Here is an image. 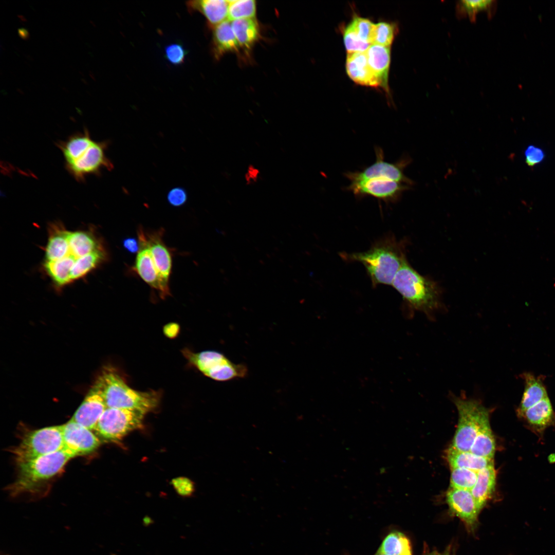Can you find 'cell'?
<instances>
[{
	"mask_svg": "<svg viewBox=\"0 0 555 555\" xmlns=\"http://www.w3.org/2000/svg\"><path fill=\"white\" fill-rule=\"evenodd\" d=\"M108 144L107 141L94 140L85 129L58 145L64 157L66 170L77 181H82L88 175L99 174L103 169H113L105 153Z\"/></svg>",
	"mask_w": 555,
	"mask_h": 555,
	"instance_id": "6da1fadb",
	"label": "cell"
},
{
	"mask_svg": "<svg viewBox=\"0 0 555 555\" xmlns=\"http://www.w3.org/2000/svg\"><path fill=\"white\" fill-rule=\"evenodd\" d=\"M347 261H357L365 267L373 287L392 285L397 272L406 260L402 246L395 239L387 237L375 243L366 251L341 253Z\"/></svg>",
	"mask_w": 555,
	"mask_h": 555,
	"instance_id": "7a4b0ae2",
	"label": "cell"
},
{
	"mask_svg": "<svg viewBox=\"0 0 555 555\" xmlns=\"http://www.w3.org/2000/svg\"><path fill=\"white\" fill-rule=\"evenodd\" d=\"M93 387L100 392L107 408L136 410L145 414L159 403L156 392L135 390L111 369L104 371Z\"/></svg>",
	"mask_w": 555,
	"mask_h": 555,
	"instance_id": "3957f363",
	"label": "cell"
},
{
	"mask_svg": "<svg viewBox=\"0 0 555 555\" xmlns=\"http://www.w3.org/2000/svg\"><path fill=\"white\" fill-rule=\"evenodd\" d=\"M411 309L423 312L432 320L441 304L435 283L419 274L406 260L392 284Z\"/></svg>",
	"mask_w": 555,
	"mask_h": 555,
	"instance_id": "277c9868",
	"label": "cell"
},
{
	"mask_svg": "<svg viewBox=\"0 0 555 555\" xmlns=\"http://www.w3.org/2000/svg\"><path fill=\"white\" fill-rule=\"evenodd\" d=\"M76 456L63 449L18 464V473L9 490L13 495L33 491L37 487L58 474L71 458Z\"/></svg>",
	"mask_w": 555,
	"mask_h": 555,
	"instance_id": "5b68a950",
	"label": "cell"
},
{
	"mask_svg": "<svg viewBox=\"0 0 555 555\" xmlns=\"http://www.w3.org/2000/svg\"><path fill=\"white\" fill-rule=\"evenodd\" d=\"M449 396L458 413L457 429L451 447L460 451H470L482 417L488 408L479 400L467 398L464 392L459 396L451 393Z\"/></svg>",
	"mask_w": 555,
	"mask_h": 555,
	"instance_id": "8992f818",
	"label": "cell"
},
{
	"mask_svg": "<svg viewBox=\"0 0 555 555\" xmlns=\"http://www.w3.org/2000/svg\"><path fill=\"white\" fill-rule=\"evenodd\" d=\"M64 449L62 426L46 427L31 431L14 449L17 464Z\"/></svg>",
	"mask_w": 555,
	"mask_h": 555,
	"instance_id": "52a82bcc",
	"label": "cell"
},
{
	"mask_svg": "<svg viewBox=\"0 0 555 555\" xmlns=\"http://www.w3.org/2000/svg\"><path fill=\"white\" fill-rule=\"evenodd\" d=\"M189 361L206 376L218 381H228L247 376L248 369L243 364H236L224 354L215 350L199 353L186 351Z\"/></svg>",
	"mask_w": 555,
	"mask_h": 555,
	"instance_id": "ba28073f",
	"label": "cell"
},
{
	"mask_svg": "<svg viewBox=\"0 0 555 555\" xmlns=\"http://www.w3.org/2000/svg\"><path fill=\"white\" fill-rule=\"evenodd\" d=\"M144 415L136 410L107 408L95 430L105 440L119 441L130 432L141 428Z\"/></svg>",
	"mask_w": 555,
	"mask_h": 555,
	"instance_id": "9c48e42d",
	"label": "cell"
},
{
	"mask_svg": "<svg viewBox=\"0 0 555 555\" xmlns=\"http://www.w3.org/2000/svg\"><path fill=\"white\" fill-rule=\"evenodd\" d=\"M374 150L376 158L374 163L361 171L347 172L344 174L350 182L373 178H385L410 186L414 184L415 182L404 174V170L412 161L410 156H403L398 161L391 163L385 160L384 152L381 147L375 146Z\"/></svg>",
	"mask_w": 555,
	"mask_h": 555,
	"instance_id": "30bf717a",
	"label": "cell"
},
{
	"mask_svg": "<svg viewBox=\"0 0 555 555\" xmlns=\"http://www.w3.org/2000/svg\"><path fill=\"white\" fill-rule=\"evenodd\" d=\"M411 188V186L390 179L373 178L350 182L346 189L358 198L369 196L390 203L397 201L403 192Z\"/></svg>",
	"mask_w": 555,
	"mask_h": 555,
	"instance_id": "8fae6325",
	"label": "cell"
},
{
	"mask_svg": "<svg viewBox=\"0 0 555 555\" xmlns=\"http://www.w3.org/2000/svg\"><path fill=\"white\" fill-rule=\"evenodd\" d=\"M62 426L64 448L76 456L94 452L101 443L91 430L71 420Z\"/></svg>",
	"mask_w": 555,
	"mask_h": 555,
	"instance_id": "7c38bea8",
	"label": "cell"
},
{
	"mask_svg": "<svg viewBox=\"0 0 555 555\" xmlns=\"http://www.w3.org/2000/svg\"><path fill=\"white\" fill-rule=\"evenodd\" d=\"M446 498L451 513L460 519L468 528L473 529L479 512L471 491L450 487Z\"/></svg>",
	"mask_w": 555,
	"mask_h": 555,
	"instance_id": "4fadbf2b",
	"label": "cell"
},
{
	"mask_svg": "<svg viewBox=\"0 0 555 555\" xmlns=\"http://www.w3.org/2000/svg\"><path fill=\"white\" fill-rule=\"evenodd\" d=\"M160 233L145 234L139 230V240L144 243L150 249L154 263L163 284L168 288L172 268V257L170 251L163 243Z\"/></svg>",
	"mask_w": 555,
	"mask_h": 555,
	"instance_id": "5bb4252c",
	"label": "cell"
},
{
	"mask_svg": "<svg viewBox=\"0 0 555 555\" xmlns=\"http://www.w3.org/2000/svg\"><path fill=\"white\" fill-rule=\"evenodd\" d=\"M106 408L101 394L92 387L71 420L91 431L95 430Z\"/></svg>",
	"mask_w": 555,
	"mask_h": 555,
	"instance_id": "9a60e30c",
	"label": "cell"
},
{
	"mask_svg": "<svg viewBox=\"0 0 555 555\" xmlns=\"http://www.w3.org/2000/svg\"><path fill=\"white\" fill-rule=\"evenodd\" d=\"M139 242L140 249L136 258L135 271L146 283L158 290L161 297L168 295L169 288L162 282L149 248L144 243Z\"/></svg>",
	"mask_w": 555,
	"mask_h": 555,
	"instance_id": "2e32d148",
	"label": "cell"
},
{
	"mask_svg": "<svg viewBox=\"0 0 555 555\" xmlns=\"http://www.w3.org/2000/svg\"><path fill=\"white\" fill-rule=\"evenodd\" d=\"M346 70L349 77L358 84L380 87L379 81L368 64L365 51L347 53Z\"/></svg>",
	"mask_w": 555,
	"mask_h": 555,
	"instance_id": "e0dca14e",
	"label": "cell"
},
{
	"mask_svg": "<svg viewBox=\"0 0 555 555\" xmlns=\"http://www.w3.org/2000/svg\"><path fill=\"white\" fill-rule=\"evenodd\" d=\"M365 53L368 64L379 81L380 87L387 91L391 47L371 44Z\"/></svg>",
	"mask_w": 555,
	"mask_h": 555,
	"instance_id": "ac0fdd59",
	"label": "cell"
},
{
	"mask_svg": "<svg viewBox=\"0 0 555 555\" xmlns=\"http://www.w3.org/2000/svg\"><path fill=\"white\" fill-rule=\"evenodd\" d=\"M229 1L195 0L186 2L190 12L197 11L205 17L209 25L214 27L228 18Z\"/></svg>",
	"mask_w": 555,
	"mask_h": 555,
	"instance_id": "d6986e66",
	"label": "cell"
},
{
	"mask_svg": "<svg viewBox=\"0 0 555 555\" xmlns=\"http://www.w3.org/2000/svg\"><path fill=\"white\" fill-rule=\"evenodd\" d=\"M212 41L214 57L217 60L228 52L238 53L240 49L228 20L213 27Z\"/></svg>",
	"mask_w": 555,
	"mask_h": 555,
	"instance_id": "ffe728a7",
	"label": "cell"
},
{
	"mask_svg": "<svg viewBox=\"0 0 555 555\" xmlns=\"http://www.w3.org/2000/svg\"><path fill=\"white\" fill-rule=\"evenodd\" d=\"M496 477L494 464L477 472L476 483L470 491L479 512L493 495Z\"/></svg>",
	"mask_w": 555,
	"mask_h": 555,
	"instance_id": "44dd1931",
	"label": "cell"
},
{
	"mask_svg": "<svg viewBox=\"0 0 555 555\" xmlns=\"http://www.w3.org/2000/svg\"><path fill=\"white\" fill-rule=\"evenodd\" d=\"M490 410L484 413L477 433L470 451L473 454L493 460L495 451V441L489 422Z\"/></svg>",
	"mask_w": 555,
	"mask_h": 555,
	"instance_id": "7402d4cb",
	"label": "cell"
},
{
	"mask_svg": "<svg viewBox=\"0 0 555 555\" xmlns=\"http://www.w3.org/2000/svg\"><path fill=\"white\" fill-rule=\"evenodd\" d=\"M525 387L518 413L522 415L526 410L548 397L543 378L535 377L530 373L522 374Z\"/></svg>",
	"mask_w": 555,
	"mask_h": 555,
	"instance_id": "603a6c76",
	"label": "cell"
},
{
	"mask_svg": "<svg viewBox=\"0 0 555 555\" xmlns=\"http://www.w3.org/2000/svg\"><path fill=\"white\" fill-rule=\"evenodd\" d=\"M68 232L60 223H53L49 226L48 240L45 248V261L60 260L68 255Z\"/></svg>",
	"mask_w": 555,
	"mask_h": 555,
	"instance_id": "cb8c5ba5",
	"label": "cell"
},
{
	"mask_svg": "<svg viewBox=\"0 0 555 555\" xmlns=\"http://www.w3.org/2000/svg\"><path fill=\"white\" fill-rule=\"evenodd\" d=\"M69 252L77 260L92 252L104 249L102 243L90 231H69Z\"/></svg>",
	"mask_w": 555,
	"mask_h": 555,
	"instance_id": "d4e9b609",
	"label": "cell"
},
{
	"mask_svg": "<svg viewBox=\"0 0 555 555\" xmlns=\"http://www.w3.org/2000/svg\"><path fill=\"white\" fill-rule=\"evenodd\" d=\"M446 458L450 468H466L478 472L493 464V460L476 455L470 451H463L450 447L446 451Z\"/></svg>",
	"mask_w": 555,
	"mask_h": 555,
	"instance_id": "484cf974",
	"label": "cell"
},
{
	"mask_svg": "<svg viewBox=\"0 0 555 555\" xmlns=\"http://www.w3.org/2000/svg\"><path fill=\"white\" fill-rule=\"evenodd\" d=\"M231 24L240 48L246 51L250 50L260 36L259 25L255 18L235 20Z\"/></svg>",
	"mask_w": 555,
	"mask_h": 555,
	"instance_id": "4316f807",
	"label": "cell"
},
{
	"mask_svg": "<svg viewBox=\"0 0 555 555\" xmlns=\"http://www.w3.org/2000/svg\"><path fill=\"white\" fill-rule=\"evenodd\" d=\"M76 260L75 256L69 255L60 260L45 261L44 268L53 283L62 287L71 282V271Z\"/></svg>",
	"mask_w": 555,
	"mask_h": 555,
	"instance_id": "83f0119b",
	"label": "cell"
},
{
	"mask_svg": "<svg viewBox=\"0 0 555 555\" xmlns=\"http://www.w3.org/2000/svg\"><path fill=\"white\" fill-rule=\"evenodd\" d=\"M496 8V2L490 0L460 1L457 2L456 7V15L461 18L468 17L470 21L474 22L477 15L485 11L490 17L494 14Z\"/></svg>",
	"mask_w": 555,
	"mask_h": 555,
	"instance_id": "f1b7e54d",
	"label": "cell"
},
{
	"mask_svg": "<svg viewBox=\"0 0 555 555\" xmlns=\"http://www.w3.org/2000/svg\"><path fill=\"white\" fill-rule=\"evenodd\" d=\"M377 554L412 555L410 540L402 532L393 531L384 539Z\"/></svg>",
	"mask_w": 555,
	"mask_h": 555,
	"instance_id": "f546056e",
	"label": "cell"
},
{
	"mask_svg": "<svg viewBox=\"0 0 555 555\" xmlns=\"http://www.w3.org/2000/svg\"><path fill=\"white\" fill-rule=\"evenodd\" d=\"M522 416L536 427L544 428L549 425L553 419L554 412L548 397L528 409Z\"/></svg>",
	"mask_w": 555,
	"mask_h": 555,
	"instance_id": "4dcf8cb0",
	"label": "cell"
},
{
	"mask_svg": "<svg viewBox=\"0 0 555 555\" xmlns=\"http://www.w3.org/2000/svg\"><path fill=\"white\" fill-rule=\"evenodd\" d=\"M106 258L107 254L104 249L77 259L71 271V282L84 277Z\"/></svg>",
	"mask_w": 555,
	"mask_h": 555,
	"instance_id": "1f68e13d",
	"label": "cell"
},
{
	"mask_svg": "<svg viewBox=\"0 0 555 555\" xmlns=\"http://www.w3.org/2000/svg\"><path fill=\"white\" fill-rule=\"evenodd\" d=\"M256 12V2L253 0L229 1L228 20L254 18Z\"/></svg>",
	"mask_w": 555,
	"mask_h": 555,
	"instance_id": "d6a6232c",
	"label": "cell"
},
{
	"mask_svg": "<svg viewBox=\"0 0 555 555\" xmlns=\"http://www.w3.org/2000/svg\"><path fill=\"white\" fill-rule=\"evenodd\" d=\"M477 477V471L461 468H451L450 487L471 491Z\"/></svg>",
	"mask_w": 555,
	"mask_h": 555,
	"instance_id": "836d02e7",
	"label": "cell"
},
{
	"mask_svg": "<svg viewBox=\"0 0 555 555\" xmlns=\"http://www.w3.org/2000/svg\"><path fill=\"white\" fill-rule=\"evenodd\" d=\"M397 32L396 25L385 22L375 24L371 39V44L390 47Z\"/></svg>",
	"mask_w": 555,
	"mask_h": 555,
	"instance_id": "e575fe53",
	"label": "cell"
},
{
	"mask_svg": "<svg viewBox=\"0 0 555 555\" xmlns=\"http://www.w3.org/2000/svg\"><path fill=\"white\" fill-rule=\"evenodd\" d=\"M343 40L347 53L365 52L371 45L360 40L350 23L344 29Z\"/></svg>",
	"mask_w": 555,
	"mask_h": 555,
	"instance_id": "d590c367",
	"label": "cell"
},
{
	"mask_svg": "<svg viewBox=\"0 0 555 555\" xmlns=\"http://www.w3.org/2000/svg\"><path fill=\"white\" fill-rule=\"evenodd\" d=\"M350 24L360 40L371 45L375 24L367 18L359 16H355Z\"/></svg>",
	"mask_w": 555,
	"mask_h": 555,
	"instance_id": "8d00e7d4",
	"label": "cell"
},
{
	"mask_svg": "<svg viewBox=\"0 0 555 555\" xmlns=\"http://www.w3.org/2000/svg\"><path fill=\"white\" fill-rule=\"evenodd\" d=\"M188 54L184 47L180 43H173L164 48V58L173 65H180L184 63Z\"/></svg>",
	"mask_w": 555,
	"mask_h": 555,
	"instance_id": "74e56055",
	"label": "cell"
},
{
	"mask_svg": "<svg viewBox=\"0 0 555 555\" xmlns=\"http://www.w3.org/2000/svg\"><path fill=\"white\" fill-rule=\"evenodd\" d=\"M524 155L526 164L531 168L541 163L545 157L543 150L533 145L527 146Z\"/></svg>",
	"mask_w": 555,
	"mask_h": 555,
	"instance_id": "f35d334b",
	"label": "cell"
},
{
	"mask_svg": "<svg viewBox=\"0 0 555 555\" xmlns=\"http://www.w3.org/2000/svg\"><path fill=\"white\" fill-rule=\"evenodd\" d=\"M172 483L177 493L181 496H190L194 491L193 483L187 477H179L174 478Z\"/></svg>",
	"mask_w": 555,
	"mask_h": 555,
	"instance_id": "ab89813d",
	"label": "cell"
},
{
	"mask_svg": "<svg viewBox=\"0 0 555 555\" xmlns=\"http://www.w3.org/2000/svg\"><path fill=\"white\" fill-rule=\"evenodd\" d=\"M188 199L187 193L181 187H175L170 190L167 195V199L174 207H180L185 204Z\"/></svg>",
	"mask_w": 555,
	"mask_h": 555,
	"instance_id": "60d3db41",
	"label": "cell"
},
{
	"mask_svg": "<svg viewBox=\"0 0 555 555\" xmlns=\"http://www.w3.org/2000/svg\"><path fill=\"white\" fill-rule=\"evenodd\" d=\"M259 174L258 169L255 168L252 165H250L245 176L247 184H250L255 183L258 179Z\"/></svg>",
	"mask_w": 555,
	"mask_h": 555,
	"instance_id": "b9f144b4",
	"label": "cell"
},
{
	"mask_svg": "<svg viewBox=\"0 0 555 555\" xmlns=\"http://www.w3.org/2000/svg\"><path fill=\"white\" fill-rule=\"evenodd\" d=\"M123 246L126 250L131 253L138 252L140 249L139 241L134 238H127L123 240Z\"/></svg>",
	"mask_w": 555,
	"mask_h": 555,
	"instance_id": "7bdbcfd3",
	"label": "cell"
},
{
	"mask_svg": "<svg viewBox=\"0 0 555 555\" xmlns=\"http://www.w3.org/2000/svg\"><path fill=\"white\" fill-rule=\"evenodd\" d=\"M18 33L20 36L24 40H28L29 37L28 32L25 28H19L18 29Z\"/></svg>",
	"mask_w": 555,
	"mask_h": 555,
	"instance_id": "ee69618b",
	"label": "cell"
},
{
	"mask_svg": "<svg viewBox=\"0 0 555 555\" xmlns=\"http://www.w3.org/2000/svg\"><path fill=\"white\" fill-rule=\"evenodd\" d=\"M424 555H451L448 551L443 552H439L437 551H433Z\"/></svg>",
	"mask_w": 555,
	"mask_h": 555,
	"instance_id": "f6af8a7d",
	"label": "cell"
},
{
	"mask_svg": "<svg viewBox=\"0 0 555 555\" xmlns=\"http://www.w3.org/2000/svg\"><path fill=\"white\" fill-rule=\"evenodd\" d=\"M17 16H18V17H20L22 21H26L25 18L23 16H22L21 15H18Z\"/></svg>",
	"mask_w": 555,
	"mask_h": 555,
	"instance_id": "bcb514c9",
	"label": "cell"
},
{
	"mask_svg": "<svg viewBox=\"0 0 555 555\" xmlns=\"http://www.w3.org/2000/svg\"><path fill=\"white\" fill-rule=\"evenodd\" d=\"M82 81H83L85 84H87V83H86V81L84 79H82Z\"/></svg>",
	"mask_w": 555,
	"mask_h": 555,
	"instance_id": "7dc6e473",
	"label": "cell"
},
{
	"mask_svg": "<svg viewBox=\"0 0 555 555\" xmlns=\"http://www.w3.org/2000/svg\"><path fill=\"white\" fill-rule=\"evenodd\" d=\"M376 555H386V554H376Z\"/></svg>",
	"mask_w": 555,
	"mask_h": 555,
	"instance_id": "c3c4849f",
	"label": "cell"
}]
</instances>
